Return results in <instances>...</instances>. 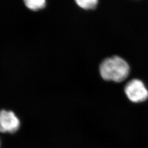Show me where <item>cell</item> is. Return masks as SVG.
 Returning <instances> with one entry per match:
<instances>
[{"label": "cell", "instance_id": "5", "mask_svg": "<svg viewBox=\"0 0 148 148\" xmlns=\"http://www.w3.org/2000/svg\"><path fill=\"white\" fill-rule=\"evenodd\" d=\"M79 8L85 10H93L97 7L99 0H75Z\"/></svg>", "mask_w": 148, "mask_h": 148}, {"label": "cell", "instance_id": "2", "mask_svg": "<svg viewBox=\"0 0 148 148\" xmlns=\"http://www.w3.org/2000/svg\"><path fill=\"white\" fill-rule=\"evenodd\" d=\"M125 93L130 101L140 103L148 98V90L143 82L138 79L131 80L125 87Z\"/></svg>", "mask_w": 148, "mask_h": 148}, {"label": "cell", "instance_id": "3", "mask_svg": "<svg viewBox=\"0 0 148 148\" xmlns=\"http://www.w3.org/2000/svg\"><path fill=\"white\" fill-rule=\"evenodd\" d=\"M21 127V120L14 111L2 109L0 110V132L13 134Z\"/></svg>", "mask_w": 148, "mask_h": 148}, {"label": "cell", "instance_id": "4", "mask_svg": "<svg viewBox=\"0 0 148 148\" xmlns=\"http://www.w3.org/2000/svg\"><path fill=\"white\" fill-rule=\"evenodd\" d=\"M27 8L30 10L37 11L44 8L46 5V0H23Z\"/></svg>", "mask_w": 148, "mask_h": 148}, {"label": "cell", "instance_id": "1", "mask_svg": "<svg viewBox=\"0 0 148 148\" xmlns=\"http://www.w3.org/2000/svg\"><path fill=\"white\" fill-rule=\"evenodd\" d=\"M130 71V68L127 62L116 56L105 59L99 66L102 79L115 82H121L126 79Z\"/></svg>", "mask_w": 148, "mask_h": 148}]
</instances>
